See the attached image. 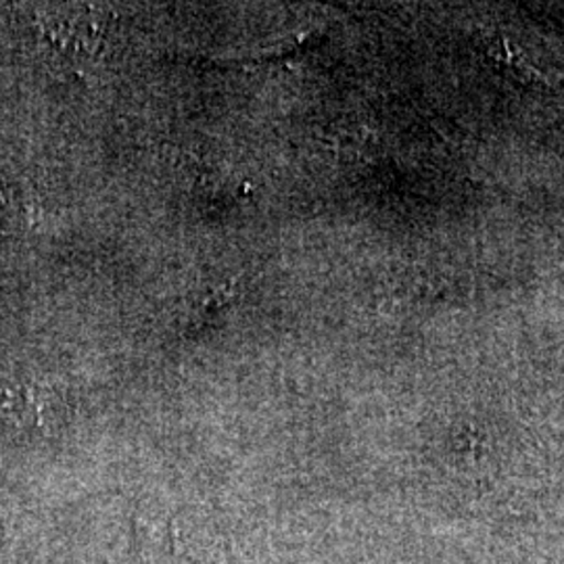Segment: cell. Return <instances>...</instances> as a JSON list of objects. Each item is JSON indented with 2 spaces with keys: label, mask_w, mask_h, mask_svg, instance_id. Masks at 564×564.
Returning <instances> with one entry per match:
<instances>
[{
  "label": "cell",
  "mask_w": 564,
  "mask_h": 564,
  "mask_svg": "<svg viewBox=\"0 0 564 564\" xmlns=\"http://www.w3.org/2000/svg\"><path fill=\"white\" fill-rule=\"evenodd\" d=\"M489 57L496 61L502 69L510 72L517 80L524 82V84L542 82V74L535 72L529 63H524L523 57L517 53V48L512 51V46L505 39L489 44Z\"/></svg>",
  "instance_id": "obj_2"
},
{
  "label": "cell",
  "mask_w": 564,
  "mask_h": 564,
  "mask_svg": "<svg viewBox=\"0 0 564 564\" xmlns=\"http://www.w3.org/2000/svg\"><path fill=\"white\" fill-rule=\"evenodd\" d=\"M0 416L20 426H41L42 402L39 391L30 387L7 389L0 393Z\"/></svg>",
  "instance_id": "obj_1"
}]
</instances>
